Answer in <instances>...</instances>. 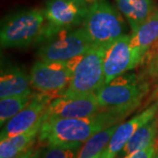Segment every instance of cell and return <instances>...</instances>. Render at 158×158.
<instances>
[{"label": "cell", "mask_w": 158, "mask_h": 158, "mask_svg": "<svg viewBox=\"0 0 158 158\" xmlns=\"http://www.w3.org/2000/svg\"><path fill=\"white\" fill-rule=\"evenodd\" d=\"M82 56L69 61H36L29 74L32 87L39 92L56 98L62 96L70 84L74 69Z\"/></svg>", "instance_id": "6"}, {"label": "cell", "mask_w": 158, "mask_h": 158, "mask_svg": "<svg viewBox=\"0 0 158 158\" xmlns=\"http://www.w3.org/2000/svg\"><path fill=\"white\" fill-rule=\"evenodd\" d=\"M86 1H90V0H86Z\"/></svg>", "instance_id": "28"}, {"label": "cell", "mask_w": 158, "mask_h": 158, "mask_svg": "<svg viewBox=\"0 0 158 158\" xmlns=\"http://www.w3.org/2000/svg\"><path fill=\"white\" fill-rule=\"evenodd\" d=\"M83 28L95 45L110 46L126 34V24L120 13L106 1H98L89 7Z\"/></svg>", "instance_id": "5"}, {"label": "cell", "mask_w": 158, "mask_h": 158, "mask_svg": "<svg viewBox=\"0 0 158 158\" xmlns=\"http://www.w3.org/2000/svg\"><path fill=\"white\" fill-rule=\"evenodd\" d=\"M158 40V8L145 22L130 35L137 66L142 65L148 50Z\"/></svg>", "instance_id": "13"}, {"label": "cell", "mask_w": 158, "mask_h": 158, "mask_svg": "<svg viewBox=\"0 0 158 158\" xmlns=\"http://www.w3.org/2000/svg\"><path fill=\"white\" fill-rule=\"evenodd\" d=\"M116 3L118 11L129 24L132 33L135 32L156 9L153 0H116Z\"/></svg>", "instance_id": "15"}, {"label": "cell", "mask_w": 158, "mask_h": 158, "mask_svg": "<svg viewBox=\"0 0 158 158\" xmlns=\"http://www.w3.org/2000/svg\"><path fill=\"white\" fill-rule=\"evenodd\" d=\"M35 93H27L18 96L0 98V125L6 123L28 105Z\"/></svg>", "instance_id": "19"}, {"label": "cell", "mask_w": 158, "mask_h": 158, "mask_svg": "<svg viewBox=\"0 0 158 158\" xmlns=\"http://www.w3.org/2000/svg\"><path fill=\"white\" fill-rule=\"evenodd\" d=\"M48 38V24L43 9L16 11L1 23L0 43L3 48H24L41 44Z\"/></svg>", "instance_id": "2"}, {"label": "cell", "mask_w": 158, "mask_h": 158, "mask_svg": "<svg viewBox=\"0 0 158 158\" xmlns=\"http://www.w3.org/2000/svg\"><path fill=\"white\" fill-rule=\"evenodd\" d=\"M119 123L108 127L91 136L81 146L77 158L99 157L108 145Z\"/></svg>", "instance_id": "18"}, {"label": "cell", "mask_w": 158, "mask_h": 158, "mask_svg": "<svg viewBox=\"0 0 158 158\" xmlns=\"http://www.w3.org/2000/svg\"><path fill=\"white\" fill-rule=\"evenodd\" d=\"M56 98L48 93H35L28 105L6 122L1 130L0 140L22 134L32 128L44 116L49 104Z\"/></svg>", "instance_id": "10"}, {"label": "cell", "mask_w": 158, "mask_h": 158, "mask_svg": "<svg viewBox=\"0 0 158 158\" xmlns=\"http://www.w3.org/2000/svg\"><path fill=\"white\" fill-rule=\"evenodd\" d=\"M156 153H157L156 152V142H155L143 149L135 151V152L129 154L127 156H125L124 158H154L155 156L156 155Z\"/></svg>", "instance_id": "22"}, {"label": "cell", "mask_w": 158, "mask_h": 158, "mask_svg": "<svg viewBox=\"0 0 158 158\" xmlns=\"http://www.w3.org/2000/svg\"><path fill=\"white\" fill-rule=\"evenodd\" d=\"M158 113L157 103L155 102L140 113L136 114L129 120L124 123H119L115 130L113 137L106 148L101 153L99 158H115L118 153L121 152L127 141L131 139L137 130L142 125L154 118Z\"/></svg>", "instance_id": "12"}, {"label": "cell", "mask_w": 158, "mask_h": 158, "mask_svg": "<svg viewBox=\"0 0 158 158\" xmlns=\"http://www.w3.org/2000/svg\"><path fill=\"white\" fill-rule=\"evenodd\" d=\"M156 103H157V106H158V99H157V100H156Z\"/></svg>", "instance_id": "27"}, {"label": "cell", "mask_w": 158, "mask_h": 158, "mask_svg": "<svg viewBox=\"0 0 158 158\" xmlns=\"http://www.w3.org/2000/svg\"><path fill=\"white\" fill-rule=\"evenodd\" d=\"M158 137V113L157 115L146 124L142 125L134 134L129 141L122 149V154L127 156L129 154L143 149L155 143Z\"/></svg>", "instance_id": "17"}, {"label": "cell", "mask_w": 158, "mask_h": 158, "mask_svg": "<svg viewBox=\"0 0 158 158\" xmlns=\"http://www.w3.org/2000/svg\"><path fill=\"white\" fill-rule=\"evenodd\" d=\"M108 47L94 44L82 56L74 69L70 84L62 96L93 94L105 85L104 59Z\"/></svg>", "instance_id": "4"}, {"label": "cell", "mask_w": 158, "mask_h": 158, "mask_svg": "<svg viewBox=\"0 0 158 158\" xmlns=\"http://www.w3.org/2000/svg\"><path fill=\"white\" fill-rule=\"evenodd\" d=\"M96 158H99V157H96Z\"/></svg>", "instance_id": "29"}, {"label": "cell", "mask_w": 158, "mask_h": 158, "mask_svg": "<svg viewBox=\"0 0 158 158\" xmlns=\"http://www.w3.org/2000/svg\"><path fill=\"white\" fill-rule=\"evenodd\" d=\"M156 48H158V40L150 48V49H156Z\"/></svg>", "instance_id": "25"}, {"label": "cell", "mask_w": 158, "mask_h": 158, "mask_svg": "<svg viewBox=\"0 0 158 158\" xmlns=\"http://www.w3.org/2000/svg\"><path fill=\"white\" fill-rule=\"evenodd\" d=\"M93 45L83 27L64 30L42 42L37 56L42 61H69L85 54Z\"/></svg>", "instance_id": "7"}, {"label": "cell", "mask_w": 158, "mask_h": 158, "mask_svg": "<svg viewBox=\"0 0 158 158\" xmlns=\"http://www.w3.org/2000/svg\"><path fill=\"white\" fill-rule=\"evenodd\" d=\"M103 110L95 93L80 96H60L54 98L44 114V118H83Z\"/></svg>", "instance_id": "9"}, {"label": "cell", "mask_w": 158, "mask_h": 158, "mask_svg": "<svg viewBox=\"0 0 158 158\" xmlns=\"http://www.w3.org/2000/svg\"><path fill=\"white\" fill-rule=\"evenodd\" d=\"M132 112L103 109L94 115L83 118L43 119L38 142L41 146L63 145L81 147L99 131L120 123Z\"/></svg>", "instance_id": "1"}, {"label": "cell", "mask_w": 158, "mask_h": 158, "mask_svg": "<svg viewBox=\"0 0 158 158\" xmlns=\"http://www.w3.org/2000/svg\"><path fill=\"white\" fill-rule=\"evenodd\" d=\"M154 158H158V153H156V155L155 156V157Z\"/></svg>", "instance_id": "26"}, {"label": "cell", "mask_w": 158, "mask_h": 158, "mask_svg": "<svg viewBox=\"0 0 158 158\" xmlns=\"http://www.w3.org/2000/svg\"><path fill=\"white\" fill-rule=\"evenodd\" d=\"M43 119L44 116L27 131L2 140L0 142V158H16L33 147L38 141Z\"/></svg>", "instance_id": "14"}, {"label": "cell", "mask_w": 158, "mask_h": 158, "mask_svg": "<svg viewBox=\"0 0 158 158\" xmlns=\"http://www.w3.org/2000/svg\"><path fill=\"white\" fill-rule=\"evenodd\" d=\"M149 91V83L141 75L125 73L102 86L96 96L102 109L134 113Z\"/></svg>", "instance_id": "3"}, {"label": "cell", "mask_w": 158, "mask_h": 158, "mask_svg": "<svg viewBox=\"0 0 158 158\" xmlns=\"http://www.w3.org/2000/svg\"><path fill=\"white\" fill-rule=\"evenodd\" d=\"M144 73L141 76L145 79H150L153 81L158 80V56L146 62Z\"/></svg>", "instance_id": "21"}, {"label": "cell", "mask_w": 158, "mask_h": 158, "mask_svg": "<svg viewBox=\"0 0 158 158\" xmlns=\"http://www.w3.org/2000/svg\"><path fill=\"white\" fill-rule=\"evenodd\" d=\"M89 7L86 0H48L44 9L48 24V40L84 22Z\"/></svg>", "instance_id": "8"}, {"label": "cell", "mask_w": 158, "mask_h": 158, "mask_svg": "<svg viewBox=\"0 0 158 158\" xmlns=\"http://www.w3.org/2000/svg\"><path fill=\"white\" fill-rule=\"evenodd\" d=\"M42 148H43V146H41L39 142L37 144L35 143L33 147L30 148L29 149L22 153L16 158H40Z\"/></svg>", "instance_id": "23"}, {"label": "cell", "mask_w": 158, "mask_h": 158, "mask_svg": "<svg viewBox=\"0 0 158 158\" xmlns=\"http://www.w3.org/2000/svg\"><path fill=\"white\" fill-rule=\"evenodd\" d=\"M157 99H158V85L156 86V88L153 90V92L151 93L150 97L148 98V101H147V105H149V104H150L152 101L156 102Z\"/></svg>", "instance_id": "24"}, {"label": "cell", "mask_w": 158, "mask_h": 158, "mask_svg": "<svg viewBox=\"0 0 158 158\" xmlns=\"http://www.w3.org/2000/svg\"><path fill=\"white\" fill-rule=\"evenodd\" d=\"M137 67L130 36L124 34L106 49L104 59L105 85Z\"/></svg>", "instance_id": "11"}, {"label": "cell", "mask_w": 158, "mask_h": 158, "mask_svg": "<svg viewBox=\"0 0 158 158\" xmlns=\"http://www.w3.org/2000/svg\"><path fill=\"white\" fill-rule=\"evenodd\" d=\"M29 75L19 67L2 70L0 77V98L33 92Z\"/></svg>", "instance_id": "16"}, {"label": "cell", "mask_w": 158, "mask_h": 158, "mask_svg": "<svg viewBox=\"0 0 158 158\" xmlns=\"http://www.w3.org/2000/svg\"><path fill=\"white\" fill-rule=\"evenodd\" d=\"M81 147L49 145L43 147L40 158H77Z\"/></svg>", "instance_id": "20"}]
</instances>
